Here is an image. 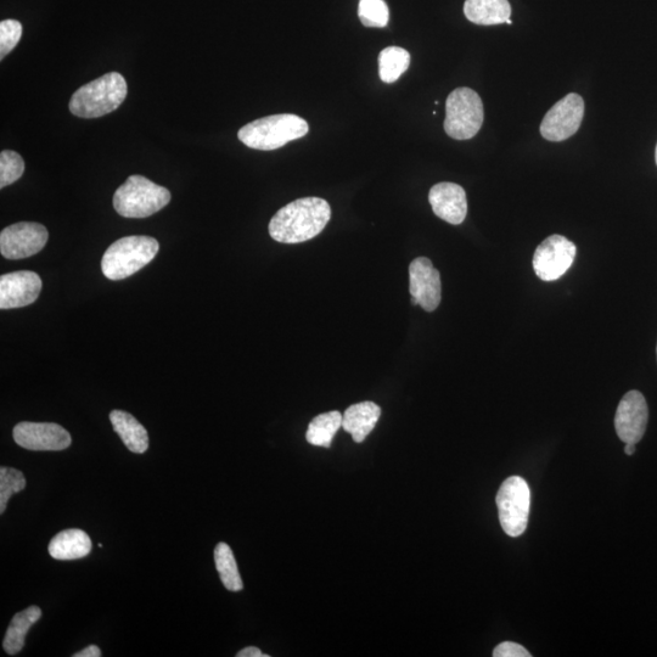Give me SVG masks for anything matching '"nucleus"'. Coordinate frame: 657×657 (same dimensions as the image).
<instances>
[{
    "instance_id": "nucleus-5",
    "label": "nucleus",
    "mask_w": 657,
    "mask_h": 657,
    "mask_svg": "<svg viewBox=\"0 0 657 657\" xmlns=\"http://www.w3.org/2000/svg\"><path fill=\"white\" fill-rule=\"evenodd\" d=\"M170 190L143 176H131L116 190L114 207L126 218H146L155 215L171 202Z\"/></svg>"
},
{
    "instance_id": "nucleus-10",
    "label": "nucleus",
    "mask_w": 657,
    "mask_h": 657,
    "mask_svg": "<svg viewBox=\"0 0 657 657\" xmlns=\"http://www.w3.org/2000/svg\"><path fill=\"white\" fill-rule=\"evenodd\" d=\"M48 238V230L42 224L16 223L0 233V252L7 260H22L42 251Z\"/></svg>"
},
{
    "instance_id": "nucleus-6",
    "label": "nucleus",
    "mask_w": 657,
    "mask_h": 657,
    "mask_svg": "<svg viewBox=\"0 0 657 657\" xmlns=\"http://www.w3.org/2000/svg\"><path fill=\"white\" fill-rule=\"evenodd\" d=\"M484 103L473 89L458 88L446 103L445 131L457 140L474 138L484 125Z\"/></svg>"
},
{
    "instance_id": "nucleus-12",
    "label": "nucleus",
    "mask_w": 657,
    "mask_h": 657,
    "mask_svg": "<svg viewBox=\"0 0 657 657\" xmlns=\"http://www.w3.org/2000/svg\"><path fill=\"white\" fill-rule=\"evenodd\" d=\"M14 440L28 451H64L72 443L70 432L54 423L24 421L15 426Z\"/></svg>"
},
{
    "instance_id": "nucleus-24",
    "label": "nucleus",
    "mask_w": 657,
    "mask_h": 657,
    "mask_svg": "<svg viewBox=\"0 0 657 657\" xmlns=\"http://www.w3.org/2000/svg\"><path fill=\"white\" fill-rule=\"evenodd\" d=\"M358 16L365 27L383 28L389 24L390 11L385 0H359Z\"/></svg>"
},
{
    "instance_id": "nucleus-31",
    "label": "nucleus",
    "mask_w": 657,
    "mask_h": 657,
    "mask_svg": "<svg viewBox=\"0 0 657 657\" xmlns=\"http://www.w3.org/2000/svg\"><path fill=\"white\" fill-rule=\"evenodd\" d=\"M625 453L627 456H633L636 453V443H626Z\"/></svg>"
},
{
    "instance_id": "nucleus-27",
    "label": "nucleus",
    "mask_w": 657,
    "mask_h": 657,
    "mask_svg": "<svg viewBox=\"0 0 657 657\" xmlns=\"http://www.w3.org/2000/svg\"><path fill=\"white\" fill-rule=\"evenodd\" d=\"M22 37V25L16 20L0 22V59H4L13 50Z\"/></svg>"
},
{
    "instance_id": "nucleus-4",
    "label": "nucleus",
    "mask_w": 657,
    "mask_h": 657,
    "mask_svg": "<svg viewBox=\"0 0 657 657\" xmlns=\"http://www.w3.org/2000/svg\"><path fill=\"white\" fill-rule=\"evenodd\" d=\"M159 250V241L154 238L140 235L122 238L106 250L101 269L106 278L123 280L149 265Z\"/></svg>"
},
{
    "instance_id": "nucleus-22",
    "label": "nucleus",
    "mask_w": 657,
    "mask_h": 657,
    "mask_svg": "<svg viewBox=\"0 0 657 657\" xmlns=\"http://www.w3.org/2000/svg\"><path fill=\"white\" fill-rule=\"evenodd\" d=\"M215 563L224 587L229 592L243 591L244 584L243 580H241L237 560H235L233 550L228 544H217L215 549Z\"/></svg>"
},
{
    "instance_id": "nucleus-18",
    "label": "nucleus",
    "mask_w": 657,
    "mask_h": 657,
    "mask_svg": "<svg viewBox=\"0 0 657 657\" xmlns=\"http://www.w3.org/2000/svg\"><path fill=\"white\" fill-rule=\"evenodd\" d=\"M110 421L117 435L132 453L143 454L149 448L148 431L139 421L127 412L112 411Z\"/></svg>"
},
{
    "instance_id": "nucleus-26",
    "label": "nucleus",
    "mask_w": 657,
    "mask_h": 657,
    "mask_svg": "<svg viewBox=\"0 0 657 657\" xmlns=\"http://www.w3.org/2000/svg\"><path fill=\"white\" fill-rule=\"evenodd\" d=\"M25 172V161L15 151L4 150L0 154V188L19 181Z\"/></svg>"
},
{
    "instance_id": "nucleus-19",
    "label": "nucleus",
    "mask_w": 657,
    "mask_h": 657,
    "mask_svg": "<svg viewBox=\"0 0 657 657\" xmlns=\"http://www.w3.org/2000/svg\"><path fill=\"white\" fill-rule=\"evenodd\" d=\"M464 14L476 25H501L510 19L511 7L508 0H466Z\"/></svg>"
},
{
    "instance_id": "nucleus-13",
    "label": "nucleus",
    "mask_w": 657,
    "mask_h": 657,
    "mask_svg": "<svg viewBox=\"0 0 657 657\" xmlns=\"http://www.w3.org/2000/svg\"><path fill=\"white\" fill-rule=\"evenodd\" d=\"M648 420V403L642 393L636 390L626 393L615 415L617 436L622 442L637 445L647 431Z\"/></svg>"
},
{
    "instance_id": "nucleus-8",
    "label": "nucleus",
    "mask_w": 657,
    "mask_h": 657,
    "mask_svg": "<svg viewBox=\"0 0 657 657\" xmlns=\"http://www.w3.org/2000/svg\"><path fill=\"white\" fill-rule=\"evenodd\" d=\"M576 245L563 235L542 241L533 255V269L539 279L554 282L569 271L576 257Z\"/></svg>"
},
{
    "instance_id": "nucleus-17",
    "label": "nucleus",
    "mask_w": 657,
    "mask_h": 657,
    "mask_svg": "<svg viewBox=\"0 0 657 657\" xmlns=\"http://www.w3.org/2000/svg\"><path fill=\"white\" fill-rule=\"evenodd\" d=\"M92 548V539L86 532L70 529L54 536L48 550L50 557L56 560H76L86 558Z\"/></svg>"
},
{
    "instance_id": "nucleus-16",
    "label": "nucleus",
    "mask_w": 657,
    "mask_h": 657,
    "mask_svg": "<svg viewBox=\"0 0 657 657\" xmlns=\"http://www.w3.org/2000/svg\"><path fill=\"white\" fill-rule=\"evenodd\" d=\"M381 408L374 402L353 404L342 415V429L352 435L353 441L361 443L375 428Z\"/></svg>"
},
{
    "instance_id": "nucleus-11",
    "label": "nucleus",
    "mask_w": 657,
    "mask_h": 657,
    "mask_svg": "<svg viewBox=\"0 0 657 657\" xmlns=\"http://www.w3.org/2000/svg\"><path fill=\"white\" fill-rule=\"evenodd\" d=\"M409 290L413 305L426 312H434L442 297L441 275L429 258L419 257L409 266Z\"/></svg>"
},
{
    "instance_id": "nucleus-15",
    "label": "nucleus",
    "mask_w": 657,
    "mask_h": 657,
    "mask_svg": "<svg viewBox=\"0 0 657 657\" xmlns=\"http://www.w3.org/2000/svg\"><path fill=\"white\" fill-rule=\"evenodd\" d=\"M429 201L438 218L458 226L468 215L465 190L456 183H438L431 188Z\"/></svg>"
},
{
    "instance_id": "nucleus-14",
    "label": "nucleus",
    "mask_w": 657,
    "mask_h": 657,
    "mask_svg": "<svg viewBox=\"0 0 657 657\" xmlns=\"http://www.w3.org/2000/svg\"><path fill=\"white\" fill-rule=\"evenodd\" d=\"M42 279L35 272L20 271L0 277V310H13L36 302Z\"/></svg>"
},
{
    "instance_id": "nucleus-32",
    "label": "nucleus",
    "mask_w": 657,
    "mask_h": 657,
    "mask_svg": "<svg viewBox=\"0 0 657 657\" xmlns=\"http://www.w3.org/2000/svg\"><path fill=\"white\" fill-rule=\"evenodd\" d=\"M655 160H656V165H657V145H656Z\"/></svg>"
},
{
    "instance_id": "nucleus-23",
    "label": "nucleus",
    "mask_w": 657,
    "mask_h": 657,
    "mask_svg": "<svg viewBox=\"0 0 657 657\" xmlns=\"http://www.w3.org/2000/svg\"><path fill=\"white\" fill-rule=\"evenodd\" d=\"M411 54L400 47H389L379 55V75L384 83H393L408 70Z\"/></svg>"
},
{
    "instance_id": "nucleus-29",
    "label": "nucleus",
    "mask_w": 657,
    "mask_h": 657,
    "mask_svg": "<svg viewBox=\"0 0 657 657\" xmlns=\"http://www.w3.org/2000/svg\"><path fill=\"white\" fill-rule=\"evenodd\" d=\"M101 655V650L97 647V645H89L86 649H83L80 651V653H77L73 656L75 657H100Z\"/></svg>"
},
{
    "instance_id": "nucleus-28",
    "label": "nucleus",
    "mask_w": 657,
    "mask_h": 657,
    "mask_svg": "<svg viewBox=\"0 0 657 657\" xmlns=\"http://www.w3.org/2000/svg\"><path fill=\"white\" fill-rule=\"evenodd\" d=\"M494 657H530L531 654L520 644L504 642L493 650Z\"/></svg>"
},
{
    "instance_id": "nucleus-7",
    "label": "nucleus",
    "mask_w": 657,
    "mask_h": 657,
    "mask_svg": "<svg viewBox=\"0 0 657 657\" xmlns=\"http://www.w3.org/2000/svg\"><path fill=\"white\" fill-rule=\"evenodd\" d=\"M499 521L509 537H520L527 529L531 507L529 484L520 476H511L499 488L497 498Z\"/></svg>"
},
{
    "instance_id": "nucleus-2",
    "label": "nucleus",
    "mask_w": 657,
    "mask_h": 657,
    "mask_svg": "<svg viewBox=\"0 0 657 657\" xmlns=\"http://www.w3.org/2000/svg\"><path fill=\"white\" fill-rule=\"evenodd\" d=\"M127 92V82L121 73H106L73 93L70 111L82 119H97L119 109Z\"/></svg>"
},
{
    "instance_id": "nucleus-1",
    "label": "nucleus",
    "mask_w": 657,
    "mask_h": 657,
    "mask_svg": "<svg viewBox=\"0 0 657 657\" xmlns=\"http://www.w3.org/2000/svg\"><path fill=\"white\" fill-rule=\"evenodd\" d=\"M331 218L328 201L303 198L280 209L269 222V234L283 244H299L316 238Z\"/></svg>"
},
{
    "instance_id": "nucleus-9",
    "label": "nucleus",
    "mask_w": 657,
    "mask_h": 657,
    "mask_svg": "<svg viewBox=\"0 0 657 657\" xmlns=\"http://www.w3.org/2000/svg\"><path fill=\"white\" fill-rule=\"evenodd\" d=\"M583 116L584 101L581 95H567L544 116L541 125L542 137L549 142H564L580 129Z\"/></svg>"
},
{
    "instance_id": "nucleus-30",
    "label": "nucleus",
    "mask_w": 657,
    "mask_h": 657,
    "mask_svg": "<svg viewBox=\"0 0 657 657\" xmlns=\"http://www.w3.org/2000/svg\"><path fill=\"white\" fill-rule=\"evenodd\" d=\"M238 657H269V655L262 654V651L255 647L245 648L237 654Z\"/></svg>"
},
{
    "instance_id": "nucleus-33",
    "label": "nucleus",
    "mask_w": 657,
    "mask_h": 657,
    "mask_svg": "<svg viewBox=\"0 0 657 657\" xmlns=\"http://www.w3.org/2000/svg\"><path fill=\"white\" fill-rule=\"evenodd\" d=\"M507 24H508V25H511V20H510V19L507 21Z\"/></svg>"
},
{
    "instance_id": "nucleus-25",
    "label": "nucleus",
    "mask_w": 657,
    "mask_h": 657,
    "mask_svg": "<svg viewBox=\"0 0 657 657\" xmlns=\"http://www.w3.org/2000/svg\"><path fill=\"white\" fill-rule=\"evenodd\" d=\"M25 488L26 479L22 471L5 466L0 468V514L5 513L11 496L24 491Z\"/></svg>"
},
{
    "instance_id": "nucleus-3",
    "label": "nucleus",
    "mask_w": 657,
    "mask_h": 657,
    "mask_svg": "<svg viewBox=\"0 0 657 657\" xmlns=\"http://www.w3.org/2000/svg\"><path fill=\"white\" fill-rule=\"evenodd\" d=\"M308 132L310 126L300 116L280 114L250 122L240 129L238 137L251 149L271 151L307 136Z\"/></svg>"
},
{
    "instance_id": "nucleus-21",
    "label": "nucleus",
    "mask_w": 657,
    "mask_h": 657,
    "mask_svg": "<svg viewBox=\"0 0 657 657\" xmlns=\"http://www.w3.org/2000/svg\"><path fill=\"white\" fill-rule=\"evenodd\" d=\"M342 428V415L338 411L318 415L308 425L306 440L312 446L329 448L333 438Z\"/></svg>"
},
{
    "instance_id": "nucleus-34",
    "label": "nucleus",
    "mask_w": 657,
    "mask_h": 657,
    "mask_svg": "<svg viewBox=\"0 0 657 657\" xmlns=\"http://www.w3.org/2000/svg\"><path fill=\"white\" fill-rule=\"evenodd\" d=\"M656 355H657V347H656Z\"/></svg>"
},
{
    "instance_id": "nucleus-20",
    "label": "nucleus",
    "mask_w": 657,
    "mask_h": 657,
    "mask_svg": "<svg viewBox=\"0 0 657 657\" xmlns=\"http://www.w3.org/2000/svg\"><path fill=\"white\" fill-rule=\"evenodd\" d=\"M42 610L33 605L24 611L18 612L11 620L7 634H5L3 648L5 653L14 656L25 647V639L30 628L41 619Z\"/></svg>"
}]
</instances>
